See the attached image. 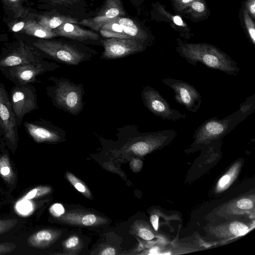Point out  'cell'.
<instances>
[{"instance_id":"1","label":"cell","mask_w":255,"mask_h":255,"mask_svg":"<svg viewBox=\"0 0 255 255\" xmlns=\"http://www.w3.org/2000/svg\"><path fill=\"white\" fill-rule=\"evenodd\" d=\"M176 48L180 56L193 66L200 62L206 67L218 70L227 74L236 76L240 68L237 63L226 53L206 43H186L177 39Z\"/></svg>"},{"instance_id":"2","label":"cell","mask_w":255,"mask_h":255,"mask_svg":"<svg viewBox=\"0 0 255 255\" xmlns=\"http://www.w3.org/2000/svg\"><path fill=\"white\" fill-rule=\"evenodd\" d=\"M255 108V94L248 97L235 112L221 119L213 117L204 122L195 130L196 144L217 140L229 133L252 114Z\"/></svg>"},{"instance_id":"3","label":"cell","mask_w":255,"mask_h":255,"mask_svg":"<svg viewBox=\"0 0 255 255\" xmlns=\"http://www.w3.org/2000/svg\"><path fill=\"white\" fill-rule=\"evenodd\" d=\"M62 39L38 38L33 46L43 54L58 62L77 66L90 60L97 52L79 42Z\"/></svg>"},{"instance_id":"4","label":"cell","mask_w":255,"mask_h":255,"mask_svg":"<svg viewBox=\"0 0 255 255\" xmlns=\"http://www.w3.org/2000/svg\"><path fill=\"white\" fill-rule=\"evenodd\" d=\"M54 86L47 88V93L57 108L76 116L83 109L84 89L81 84H76L65 78L49 77Z\"/></svg>"},{"instance_id":"5","label":"cell","mask_w":255,"mask_h":255,"mask_svg":"<svg viewBox=\"0 0 255 255\" xmlns=\"http://www.w3.org/2000/svg\"><path fill=\"white\" fill-rule=\"evenodd\" d=\"M59 67L55 62L43 60L16 66L1 67L0 70L6 78L15 85H24L35 83L38 76Z\"/></svg>"},{"instance_id":"6","label":"cell","mask_w":255,"mask_h":255,"mask_svg":"<svg viewBox=\"0 0 255 255\" xmlns=\"http://www.w3.org/2000/svg\"><path fill=\"white\" fill-rule=\"evenodd\" d=\"M99 31L105 38L133 39L146 44L148 38L147 32L136 21L125 15L115 18L105 24Z\"/></svg>"},{"instance_id":"7","label":"cell","mask_w":255,"mask_h":255,"mask_svg":"<svg viewBox=\"0 0 255 255\" xmlns=\"http://www.w3.org/2000/svg\"><path fill=\"white\" fill-rule=\"evenodd\" d=\"M41 52V51H40ZM24 41L11 43L0 57V68L16 66L44 60V55Z\"/></svg>"},{"instance_id":"8","label":"cell","mask_w":255,"mask_h":255,"mask_svg":"<svg viewBox=\"0 0 255 255\" xmlns=\"http://www.w3.org/2000/svg\"><path fill=\"white\" fill-rule=\"evenodd\" d=\"M9 99L18 126L26 114L38 108L36 89L30 84L15 85Z\"/></svg>"},{"instance_id":"9","label":"cell","mask_w":255,"mask_h":255,"mask_svg":"<svg viewBox=\"0 0 255 255\" xmlns=\"http://www.w3.org/2000/svg\"><path fill=\"white\" fill-rule=\"evenodd\" d=\"M141 96L148 110L163 120L176 122L186 117L185 114L171 108L159 92L152 87H145L141 91Z\"/></svg>"},{"instance_id":"10","label":"cell","mask_w":255,"mask_h":255,"mask_svg":"<svg viewBox=\"0 0 255 255\" xmlns=\"http://www.w3.org/2000/svg\"><path fill=\"white\" fill-rule=\"evenodd\" d=\"M104 48L101 59H116L141 52L147 45L133 39L106 38L101 40Z\"/></svg>"},{"instance_id":"11","label":"cell","mask_w":255,"mask_h":255,"mask_svg":"<svg viewBox=\"0 0 255 255\" xmlns=\"http://www.w3.org/2000/svg\"><path fill=\"white\" fill-rule=\"evenodd\" d=\"M162 82L173 90L174 99L178 103L184 106L189 112L196 113L198 111L201 105L202 97L193 85L171 78H164Z\"/></svg>"},{"instance_id":"12","label":"cell","mask_w":255,"mask_h":255,"mask_svg":"<svg viewBox=\"0 0 255 255\" xmlns=\"http://www.w3.org/2000/svg\"><path fill=\"white\" fill-rule=\"evenodd\" d=\"M0 122L6 141L16 145L18 141V125L6 89L0 81Z\"/></svg>"},{"instance_id":"13","label":"cell","mask_w":255,"mask_h":255,"mask_svg":"<svg viewBox=\"0 0 255 255\" xmlns=\"http://www.w3.org/2000/svg\"><path fill=\"white\" fill-rule=\"evenodd\" d=\"M176 135V131L173 129L140 133L129 145L128 149L136 155H144L153 148L172 140Z\"/></svg>"},{"instance_id":"14","label":"cell","mask_w":255,"mask_h":255,"mask_svg":"<svg viewBox=\"0 0 255 255\" xmlns=\"http://www.w3.org/2000/svg\"><path fill=\"white\" fill-rule=\"evenodd\" d=\"M125 15L126 12L121 0H106L103 6L95 17L83 19L79 23L99 31L105 24L115 18Z\"/></svg>"},{"instance_id":"15","label":"cell","mask_w":255,"mask_h":255,"mask_svg":"<svg viewBox=\"0 0 255 255\" xmlns=\"http://www.w3.org/2000/svg\"><path fill=\"white\" fill-rule=\"evenodd\" d=\"M53 30L57 36L67 38L83 44L102 45V39L98 33L85 29L75 23H65Z\"/></svg>"},{"instance_id":"16","label":"cell","mask_w":255,"mask_h":255,"mask_svg":"<svg viewBox=\"0 0 255 255\" xmlns=\"http://www.w3.org/2000/svg\"><path fill=\"white\" fill-rule=\"evenodd\" d=\"M28 134L37 143H55L60 141L65 131L49 124H36L25 122L24 124Z\"/></svg>"},{"instance_id":"17","label":"cell","mask_w":255,"mask_h":255,"mask_svg":"<svg viewBox=\"0 0 255 255\" xmlns=\"http://www.w3.org/2000/svg\"><path fill=\"white\" fill-rule=\"evenodd\" d=\"M61 232L46 229L36 231L27 238V243L31 247L39 249L49 248L60 237Z\"/></svg>"},{"instance_id":"18","label":"cell","mask_w":255,"mask_h":255,"mask_svg":"<svg viewBox=\"0 0 255 255\" xmlns=\"http://www.w3.org/2000/svg\"><path fill=\"white\" fill-rule=\"evenodd\" d=\"M35 18L38 23L51 30L65 23L77 24L79 22L75 18L57 12H46L35 14Z\"/></svg>"},{"instance_id":"19","label":"cell","mask_w":255,"mask_h":255,"mask_svg":"<svg viewBox=\"0 0 255 255\" xmlns=\"http://www.w3.org/2000/svg\"><path fill=\"white\" fill-rule=\"evenodd\" d=\"M35 12H32L27 17L24 29L21 33L40 39H51L57 37L53 30L49 29L37 22Z\"/></svg>"},{"instance_id":"20","label":"cell","mask_w":255,"mask_h":255,"mask_svg":"<svg viewBox=\"0 0 255 255\" xmlns=\"http://www.w3.org/2000/svg\"><path fill=\"white\" fill-rule=\"evenodd\" d=\"M3 7L7 16L12 19L27 17L32 11L26 6L28 0H1Z\"/></svg>"},{"instance_id":"21","label":"cell","mask_w":255,"mask_h":255,"mask_svg":"<svg viewBox=\"0 0 255 255\" xmlns=\"http://www.w3.org/2000/svg\"><path fill=\"white\" fill-rule=\"evenodd\" d=\"M63 221L70 224L85 226H92L102 223L103 219L92 213H68L63 217L59 218Z\"/></svg>"},{"instance_id":"22","label":"cell","mask_w":255,"mask_h":255,"mask_svg":"<svg viewBox=\"0 0 255 255\" xmlns=\"http://www.w3.org/2000/svg\"><path fill=\"white\" fill-rule=\"evenodd\" d=\"M156 9L158 13H160L162 17L167 18V21L171 24V26L175 30L183 33L184 36L188 38L187 34L190 30L188 25L182 20V19L178 15H174L167 11L164 7L160 3L157 4Z\"/></svg>"},{"instance_id":"23","label":"cell","mask_w":255,"mask_h":255,"mask_svg":"<svg viewBox=\"0 0 255 255\" xmlns=\"http://www.w3.org/2000/svg\"><path fill=\"white\" fill-rule=\"evenodd\" d=\"M183 12L191 20L198 21L207 18L209 11L204 0H195Z\"/></svg>"},{"instance_id":"24","label":"cell","mask_w":255,"mask_h":255,"mask_svg":"<svg viewBox=\"0 0 255 255\" xmlns=\"http://www.w3.org/2000/svg\"><path fill=\"white\" fill-rule=\"evenodd\" d=\"M0 176L9 184H13L14 183L15 175L9 157L6 154L0 157Z\"/></svg>"},{"instance_id":"25","label":"cell","mask_w":255,"mask_h":255,"mask_svg":"<svg viewBox=\"0 0 255 255\" xmlns=\"http://www.w3.org/2000/svg\"><path fill=\"white\" fill-rule=\"evenodd\" d=\"M243 20L248 35L251 42L255 44V25L253 19L243 7Z\"/></svg>"},{"instance_id":"26","label":"cell","mask_w":255,"mask_h":255,"mask_svg":"<svg viewBox=\"0 0 255 255\" xmlns=\"http://www.w3.org/2000/svg\"><path fill=\"white\" fill-rule=\"evenodd\" d=\"M52 189L48 186H38L30 190L22 199L30 200L45 196L51 192Z\"/></svg>"},{"instance_id":"27","label":"cell","mask_w":255,"mask_h":255,"mask_svg":"<svg viewBox=\"0 0 255 255\" xmlns=\"http://www.w3.org/2000/svg\"><path fill=\"white\" fill-rule=\"evenodd\" d=\"M66 177L69 181L80 192L88 198H91L90 191L85 184L70 172L66 173Z\"/></svg>"},{"instance_id":"28","label":"cell","mask_w":255,"mask_h":255,"mask_svg":"<svg viewBox=\"0 0 255 255\" xmlns=\"http://www.w3.org/2000/svg\"><path fill=\"white\" fill-rule=\"evenodd\" d=\"M27 17L23 18L12 19V20H9L8 21L6 22V23L11 31L21 33L24 28Z\"/></svg>"},{"instance_id":"29","label":"cell","mask_w":255,"mask_h":255,"mask_svg":"<svg viewBox=\"0 0 255 255\" xmlns=\"http://www.w3.org/2000/svg\"><path fill=\"white\" fill-rule=\"evenodd\" d=\"M17 219H0V235L8 232L17 223Z\"/></svg>"},{"instance_id":"30","label":"cell","mask_w":255,"mask_h":255,"mask_svg":"<svg viewBox=\"0 0 255 255\" xmlns=\"http://www.w3.org/2000/svg\"><path fill=\"white\" fill-rule=\"evenodd\" d=\"M230 232L235 235L240 236L245 234L248 231V227L240 222H234L230 226Z\"/></svg>"},{"instance_id":"31","label":"cell","mask_w":255,"mask_h":255,"mask_svg":"<svg viewBox=\"0 0 255 255\" xmlns=\"http://www.w3.org/2000/svg\"><path fill=\"white\" fill-rule=\"evenodd\" d=\"M195 0H173L174 9L178 13L183 12Z\"/></svg>"},{"instance_id":"32","label":"cell","mask_w":255,"mask_h":255,"mask_svg":"<svg viewBox=\"0 0 255 255\" xmlns=\"http://www.w3.org/2000/svg\"><path fill=\"white\" fill-rule=\"evenodd\" d=\"M79 244V238L76 236H73L64 242L63 246L66 250L70 251L77 248Z\"/></svg>"},{"instance_id":"33","label":"cell","mask_w":255,"mask_h":255,"mask_svg":"<svg viewBox=\"0 0 255 255\" xmlns=\"http://www.w3.org/2000/svg\"><path fill=\"white\" fill-rule=\"evenodd\" d=\"M135 232L138 236L145 240H151L154 237L152 232L144 227L137 228Z\"/></svg>"},{"instance_id":"34","label":"cell","mask_w":255,"mask_h":255,"mask_svg":"<svg viewBox=\"0 0 255 255\" xmlns=\"http://www.w3.org/2000/svg\"><path fill=\"white\" fill-rule=\"evenodd\" d=\"M16 245L11 242L0 243V255L9 254L13 252L16 248Z\"/></svg>"},{"instance_id":"35","label":"cell","mask_w":255,"mask_h":255,"mask_svg":"<svg viewBox=\"0 0 255 255\" xmlns=\"http://www.w3.org/2000/svg\"><path fill=\"white\" fill-rule=\"evenodd\" d=\"M244 7L254 20L255 18V0H246Z\"/></svg>"},{"instance_id":"36","label":"cell","mask_w":255,"mask_h":255,"mask_svg":"<svg viewBox=\"0 0 255 255\" xmlns=\"http://www.w3.org/2000/svg\"><path fill=\"white\" fill-rule=\"evenodd\" d=\"M64 212L63 206L59 203L53 204L50 208V212L56 217H59L64 214Z\"/></svg>"},{"instance_id":"37","label":"cell","mask_w":255,"mask_h":255,"mask_svg":"<svg viewBox=\"0 0 255 255\" xmlns=\"http://www.w3.org/2000/svg\"><path fill=\"white\" fill-rule=\"evenodd\" d=\"M237 206L242 209H250L253 206V203L252 200L248 199H242L238 201Z\"/></svg>"},{"instance_id":"38","label":"cell","mask_w":255,"mask_h":255,"mask_svg":"<svg viewBox=\"0 0 255 255\" xmlns=\"http://www.w3.org/2000/svg\"><path fill=\"white\" fill-rule=\"evenodd\" d=\"M130 167L134 171H137L140 169L142 166V162L138 159H133L130 162Z\"/></svg>"},{"instance_id":"39","label":"cell","mask_w":255,"mask_h":255,"mask_svg":"<svg viewBox=\"0 0 255 255\" xmlns=\"http://www.w3.org/2000/svg\"><path fill=\"white\" fill-rule=\"evenodd\" d=\"M53 4H73L77 0H48Z\"/></svg>"},{"instance_id":"40","label":"cell","mask_w":255,"mask_h":255,"mask_svg":"<svg viewBox=\"0 0 255 255\" xmlns=\"http://www.w3.org/2000/svg\"><path fill=\"white\" fill-rule=\"evenodd\" d=\"M158 217L156 215H152L150 217V222L154 230H157L158 226Z\"/></svg>"},{"instance_id":"41","label":"cell","mask_w":255,"mask_h":255,"mask_svg":"<svg viewBox=\"0 0 255 255\" xmlns=\"http://www.w3.org/2000/svg\"><path fill=\"white\" fill-rule=\"evenodd\" d=\"M230 180V177L228 175H225L223 176L219 182V185L220 187H224L229 183Z\"/></svg>"},{"instance_id":"42","label":"cell","mask_w":255,"mask_h":255,"mask_svg":"<svg viewBox=\"0 0 255 255\" xmlns=\"http://www.w3.org/2000/svg\"><path fill=\"white\" fill-rule=\"evenodd\" d=\"M100 254L102 255H115L116 252L113 248L108 247L103 250Z\"/></svg>"},{"instance_id":"43","label":"cell","mask_w":255,"mask_h":255,"mask_svg":"<svg viewBox=\"0 0 255 255\" xmlns=\"http://www.w3.org/2000/svg\"><path fill=\"white\" fill-rule=\"evenodd\" d=\"M159 251V249L157 247H154L152 248L149 251V254H156Z\"/></svg>"},{"instance_id":"44","label":"cell","mask_w":255,"mask_h":255,"mask_svg":"<svg viewBox=\"0 0 255 255\" xmlns=\"http://www.w3.org/2000/svg\"><path fill=\"white\" fill-rule=\"evenodd\" d=\"M1 132H2V128H1V124H0V134H1Z\"/></svg>"}]
</instances>
